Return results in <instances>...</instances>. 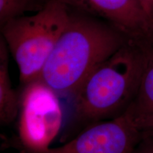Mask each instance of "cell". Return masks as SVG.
<instances>
[{
  "label": "cell",
  "instance_id": "12",
  "mask_svg": "<svg viewBox=\"0 0 153 153\" xmlns=\"http://www.w3.org/2000/svg\"><path fill=\"white\" fill-rule=\"evenodd\" d=\"M136 126L137 128L143 132L152 131H153V118L143 120L140 123H137Z\"/></svg>",
  "mask_w": 153,
  "mask_h": 153
},
{
  "label": "cell",
  "instance_id": "9",
  "mask_svg": "<svg viewBox=\"0 0 153 153\" xmlns=\"http://www.w3.org/2000/svg\"><path fill=\"white\" fill-rule=\"evenodd\" d=\"M45 4L40 0H0V26L29 11H40Z\"/></svg>",
  "mask_w": 153,
  "mask_h": 153
},
{
  "label": "cell",
  "instance_id": "6",
  "mask_svg": "<svg viewBox=\"0 0 153 153\" xmlns=\"http://www.w3.org/2000/svg\"><path fill=\"white\" fill-rule=\"evenodd\" d=\"M68 8L104 19L129 40L153 43V25L139 0H59Z\"/></svg>",
  "mask_w": 153,
  "mask_h": 153
},
{
  "label": "cell",
  "instance_id": "7",
  "mask_svg": "<svg viewBox=\"0 0 153 153\" xmlns=\"http://www.w3.org/2000/svg\"><path fill=\"white\" fill-rule=\"evenodd\" d=\"M137 42L143 55L142 76L136 95L125 111L135 126L153 118V43Z\"/></svg>",
  "mask_w": 153,
  "mask_h": 153
},
{
  "label": "cell",
  "instance_id": "8",
  "mask_svg": "<svg viewBox=\"0 0 153 153\" xmlns=\"http://www.w3.org/2000/svg\"><path fill=\"white\" fill-rule=\"evenodd\" d=\"M9 50L5 40L0 38V121L12 123L18 117L20 97L12 88L9 71Z\"/></svg>",
  "mask_w": 153,
  "mask_h": 153
},
{
  "label": "cell",
  "instance_id": "11",
  "mask_svg": "<svg viewBox=\"0 0 153 153\" xmlns=\"http://www.w3.org/2000/svg\"><path fill=\"white\" fill-rule=\"evenodd\" d=\"M145 14L153 25V0H139Z\"/></svg>",
  "mask_w": 153,
  "mask_h": 153
},
{
  "label": "cell",
  "instance_id": "2",
  "mask_svg": "<svg viewBox=\"0 0 153 153\" xmlns=\"http://www.w3.org/2000/svg\"><path fill=\"white\" fill-rule=\"evenodd\" d=\"M142 72L140 46L129 40L96 67L72 95L76 114L90 120L122 114L136 95Z\"/></svg>",
  "mask_w": 153,
  "mask_h": 153
},
{
  "label": "cell",
  "instance_id": "10",
  "mask_svg": "<svg viewBox=\"0 0 153 153\" xmlns=\"http://www.w3.org/2000/svg\"><path fill=\"white\" fill-rule=\"evenodd\" d=\"M134 153H153V138L150 135H144Z\"/></svg>",
  "mask_w": 153,
  "mask_h": 153
},
{
  "label": "cell",
  "instance_id": "4",
  "mask_svg": "<svg viewBox=\"0 0 153 153\" xmlns=\"http://www.w3.org/2000/svg\"><path fill=\"white\" fill-rule=\"evenodd\" d=\"M60 95L38 78L24 85L19 95L18 133L24 152L50 148L63 121Z\"/></svg>",
  "mask_w": 153,
  "mask_h": 153
},
{
  "label": "cell",
  "instance_id": "5",
  "mask_svg": "<svg viewBox=\"0 0 153 153\" xmlns=\"http://www.w3.org/2000/svg\"><path fill=\"white\" fill-rule=\"evenodd\" d=\"M126 113L111 120L95 124L57 148L25 153H134L144 137Z\"/></svg>",
  "mask_w": 153,
  "mask_h": 153
},
{
  "label": "cell",
  "instance_id": "1",
  "mask_svg": "<svg viewBox=\"0 0 153 153\" xmlns=\"http://www.w3.org/2000/svg\"><path fill=\"white\" fill-rule=\"evenodd\" d=\"M128 41L108 23L85 15L70 14L40 79L59 95H73L96 67Z\"/></svg>",
  "mask_w": 153,
  "mask_h": 153
},
{
  "label": "cell",
  "instance_id": "3",
  "mask_svg": "<svg viewBox=\"0 0 153 153\" xmlns=\"http://www.w3.org/2000/svg\"><path fill=\"white\" fill-rule=\"evenodd\" d=\"M70 14L65 4L48 0L35 14L17 17L1 26V36L16 61L23 85L40 78Z\"/></svg>",
  "mask_w": 153,
  "mask_h": 153
}]
</instances>
